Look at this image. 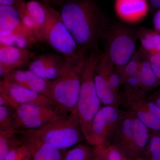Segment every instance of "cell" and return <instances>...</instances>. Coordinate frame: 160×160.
I'll return each mask as SVG.
<instances>
[{
  "mask_svg": "<svg viewBox=\"0 0 160 160\" xmlns=\"http://www.w3.org/2000/svg\"><path fill=\"white\" fill-rule=\"evenodd\" d=\"M60 15L80 50L86 53L98 49L99 41L111 25L95 7L86 2L66 3Z\"/></svg>",
  "mask_w": 160,
  "mask_h": 160,
  "instance_id": "cell-1",
  "label": "cell"
},
{
  "mask_svg": "<svg viewBox=\"0 0 160 160\" xmlns=\"http://www.w3.org/2000/svg\"><path fill=\"white\" fill-rule=\"evenodd\" d=\"M101 52L98 49L86 56L81 76V88L76 111L80 126L87 144L90 142L92 121L102 107L94 82V72Z\"/></svg>",
  "mask_w": 160,
  "mask_h": 160,
  "instance_id": "cell-2",
  "label": "cell"
},
{
  "mask_svg": "<svg viewBox=\"0 0 160 160\" xmlns=\"http://www.w3.org/2000/svg\"><path fill=\"white\" fill-rule=\"evenodd\" d=\"M151 133V130L137 118L128 110H124L106 143L116 146L127 157L134 159L142 156Z\"/></svg>",
  "mask_w": 160,
  "mask_h": 160,
  "instance_id": "cell-3",
  "label": "cell"
},
{
  "mask_svg": "<svg viewBox=\"0 0 160 160\" xmlns=\"http://www.w3.org/2000/svg\"><path fill=\"white\" fill-rule=\"evenodd\" d=\"M29 130L61 150L74 147L85 141L76 110H64L40 129Z\"/></svg>",
  "mask_w": 160,
  "mask_h": 160,
  "instance_id": "cell-4",
  "label": "cell"
},
{
  "mask_svg": "<svg viewBox=\"0 0 160 160\" xmlns=\"http://www.w3.org/2000/svg\"><path fill=\"white\" fill-rule=\"evenodd\" d=\"M87 55L75 58H64L65 65L59 75L52 81L49 97L67 111L76 110L82 70Z\"/></svg>",
  "mask_w": 160,
  "mask_h": 160,
  "instance_id": "cell-5",
  "label": "cell"
},
{
  "mask_svg": "<svg viewBox=\"0 0 160 160\" xmlns=\"http://www.w3.org/2000/svg\"><path fill=\"white\" fill-rule=\"evenodd\" d=\"M138 31L122 24H111L102 39L103 52L120 72L134 56Z\"/></svg>",
  "mask_w": 160,
  "mask_h": 160,
  "instance_id": "cell-6",
  "label": "cell"
},
{
  "mask_svg": "<svg viewBox=\"0 0 160 160\" xmlns=\"http://www.w3.org/2000/svg\"><path fill=\"white\" fill-rule=\"evenodd\" d=\"M43 35L44 42L65 58H75L88 54L80 50L60 14L48 8Z\"/></svg>",
  "mask_w": 160,
  "mask_h": 160,
  "instance_id": "cell-7",
  "label": "cell"
},
{
  "mask_svg": "<svg viewBox=\"0 0 160 160\" xmlns=\"http://www.w3.org/2000/svg\"><path fill=\"white\" fill-rule=\"evenodd\" d=\"M64 110H66L57 105L43 106L33 104L21 105L13 111L15 128L20 130L40 129Z\"/></svg>",
  "mask_w": 160,
  "mask_h": 160,
  "instance_id": "cell-8",
  "label": "cell"
},
{
  "mask_svg": "<svg viewBox=\"0 0 160 160\" xmlns=\"http://www.w3.org/2000/svg\"><path fill=\"white\" fill-rule=\"evenodd\" d=\"M123 111L117 106H102L92 121L89 145L94 147L105 145L121 119Z\"/></svg>",
  "mask_w": 160,
  "mask_h": 160,
  "instance_id": "cell-9",
  "label": "cell"
},
{
  "mask_svg": "<svg viewBox=\"0 0 160 160\" xmlns=\"http://www.w3.org/2000/svg\"><path fill=\"white\" fill-rule=\"evenodd\" d=\"M0 96L5 100L6 105L13 109H16L18 106L26 104L57 105L54 101L48 97L32 91L5 78L1 79L0 82Z\"/></svg>",
  "mask_w": 160,
  "mask_h": 160,
  "instance_id": "cell-10",
  "label": "cell"
},
{
  "mask_svg": "<svg viewBox=\"0 0 160 160\" xmlns=\"http://www.w3.org/2000/svg\"><path fill=\"white\" fill-rule=\"evenodd\" d=\"M112 65L107 56L104 52H101L95 70V85L102 106L119 107L122 105V98L110 89L107 79L108 72Z\"/></svg>",
  "mask_w": 160,
  "mask_h": 160,
  "instance_id": "cell-11",
  "label": "cell"
},
{
  "mask_svg": "<svg viewBox=\"0 0 160 160\" xmlns=\"http://www.w3.org/2000/svg\"><path fill=\"white\" fill-rule=\"evenodd\" d=\"M33 52L26 48L0 44V76L19 69L35 57Z\"/></svg>",
  "mask_w": 160,
  "mask_h": 160,
  "instance_id": "cell-12",
  "label": "cell"
},
{
  "mask_svg": "<svg viewBox=\"0 0 160 160\" xmlns=\"http://www.w3.org/2000/svg\"><path fill=\"white\" fill-rule=\"evenodd\" d=\"M65 59L57 54H45L36 57L29 62L28 69L47 81H53L59 75Z\"/></svg>",
  "mask_w": 160,
  "mask_h": 160,
  "instance_id": "cell-13",
  "label": "cell"
},
{
  "mask_svg": "<svg viewBox=\"0 0 160 160\" xmlns=\"http://www.w3.org/2000/svg\"><path fill=\"white\" fill-rule=\"evenodd\" d=\"M20 135L32 160H62L61 150L41 140L31 130H20Z\"/></svg>",
  "mask_w": 160,
  "mask_h": 160,
  "instance_id": "cell-14",
  "label": "cell"
},
{
  "mask_svg": "<svg viewBox=\"0 0 160 160\" xmlns=\"http://www.w3.org/2000/svg\"><path fill=\"white\" fill-rule=\"evenodd\" d=\"M2 78L6 79L32 91L50 98L49 94L52 81H47L42 78L29 69H15Z\"/></svg>",
  "mask_w": 160,
  "mask_h": 160,
  "instance_id": "cell-15",
  "label": "cell"
},
{
  "mask_svg": "<svg viewBox=\"0 0 160 160\" xmlns=\"http://www.w3.org/2000/svg\"><path fill=\"white\" fill-rule=\"evenodd\" d=\"M115 8L120 18L129 22L144 17L148 10L146 0H116Z\"/></svg>",
  "mask_w": 160,
  "mask_h": 160,
  "instance_id": "cell-16",
  "label": "cell"
},
{
  "mask_svg": "<svg viewBox=\"0 0 160 160\" xmlns=\"http://www.w3.org/2000/svg\"><path fill=\"white\" fill-rule=\"evenodd\" d=\"M146 98L132 101L126 108L151 131H160V120L147 107Z\"/></svg>",
  "mask_w": 160,
  "mask_h": 160,
  "instance_id": "cell-17",
  "label": "cell"
},
{
  "mask_svg": "<svg viewBox=\"0 0 160 160\" xmlns=\"http://www.w3.org/2000/svg\"><path fill=\"white\" fill-rule=\"evenodd\" d=\"M22 23L20 12L16 7L0 5V37L11 34Z\"/></svg>",
  "mask_w": 160,
  "mask_h": 160,
  "instance_id": "cell-18",
  "label": "cell"
},
{
  "mask_svg": "<svg viewBox=\"0 0 160 160\" xmlns=\"http://www.w3.org/2000/svg\"><path fill=\"white\" fill-rule=\"evenodd\" d=\"M122 86L123 88L122 92V105L125 108L132 101L148 97V92L141 82L139 72L127 79Z\"/></svg>",
  "mask_w": 160,
  "mask_h": 160,
  "instance_id": "cell-19",
  "label": "cell"
},
{
  "mask_svg": "<svg viewBox=\"0 0 160 160\" xmlns=\"http://www.w3.org/2000/svg\"><path fill=\"white\" fill-rule=\"evenodd\" d=\"M21 6L28 13L37 28L41 38V42H44L43 31L48 15V8L35 1L22 3Z\"/></svg>",
  "mask_w": 160,
  "mask_h": 160,
  "instance_id": "cell-20",
  "label": "cell"
},
{
  "mask_svg": "<svg viewBox=\"0 0 160 160\" xmlns=\"http://www.w3.org/2000/svg\"><path fill=\"white\" fill-rule=\"evenodd\" d=\"M141 56L139 69L140 80L142 85L148 92L157 89L160 86V81L155 74L151 63L145 55L139 51Z\"/></svg>",
  "mask_w": 160,
  "mask_h": 160,
  "instance_id": "cell-21",
  "label": "cell"
},
{
  "mask_svg": "<svg viewBox=\"0 0 160 160\" xmlns=\"http://www.w3.org/2000/svg\"><path fill=\"white\" fill-rule=\"evenodd\" d=\"M138 38L141 41L144 54L149 56L160 52V33L156 31L143 29L138 31Z\"/></svg>",
  "mask_w": 160,
  "mask_h": 160,
  "instance_id": "cell-22",
  "label": "cell"
},
{
  "mask_svg": "<svg viewBox=\"0 0 160 160\" xmlns=\"http://www.w3.org/2000/svg\"><path fill=\"white\" fill-rule=\"evenodd\" d=\"M22 141L18 129L12 128L0 130V160L5 158L9 152Z\"/></svg>",
  "mask_w": 160,
  "mask_h": 160,
  "instance_id": "cell-23",
  "label": "cell"
},
{
  "mask_svg": "<svg viewBox=\"0 0 160 160\" xmlns=\"http://www.w3.org/2000/svg\"><path fill=\"white\" fill-rule=\"evenodd\" d=\"M96 154V147L81 143L66 152L62 160H95Z\"/></svg>",
  "mask_w": 160,
  "mask_h": 160,
  "instance_id": "cell-24",
  "label": "cell"
},
{
  "mask_svg": "<svg viewBox=\"0 0 160 160\" xmlns=\"http://www.w3.org/2000/svg\"><path fill=\"white\" fill-rule=\"evenodd\" d=\"M143 156L149 160H160V131H151L149 142Z\"/></svg>",
  "mask_w": 160,
  "mask_h": 160,
  "instance_id": "cell-25",
  "label": "cell"
},
{
  "mask_svg": "<svg viewBox=\"0 0 160 160\" xmlns=\"http://www.w3.org/2000/svg\"><path fill=\"white\" fill-rule=\"evenodd\" d=\"M141 56L139 52H136L134 56L122 70L119 72L121 78V84L122 85L127 79L139 72Z\"/></svg>",
  "mask_w": 160,
  "mask_h": 160,
  "instance_id": "cell-26",
  "label": "cell"
},
{
  "mask_svg": "<svg viewBox=\"0 0 160 160\" xmlns=\"http://www.w3.org/2000/svg\"><path fill=\"white\" fill-rule=\"evenodd\" d=\"M96 148L99 149L104 160H132L117 147L109 143Z\"/></svg>",
  "mask_w": 160,
  "mask_h": 160,
  "instance_id": "cell-27",
  "label": "cell"
},
{
  "mask_svg": "<svg viewBox=\"0 0 160 160\" xmlns=\"http://www.w3.org/2000/svg\"><path fill=\"white\" fill-rule=\"evenodd\" d=\"M2 160H32V158L29 149L22 140L21 143L9 152Z\"/></svg>",
  "mask_w": 160,
  "mask_h": 160,
  "instance_id": "cell-28",
  "label": "cell"
},
{
  "mask_svg": "<svg viewBox=\"0 0 160 160\" xmlns=\"http://www.w3.org/2000/svg\"><path fill=\"white\" fill-rule=\"evenodd\" d=\"M13 111L14 109L8 105L0 106V130L15 128Z\"/></svg>",
  "mask_w": 160,
  "mask_h": 160,
  "instance_id": "cell-29",
  "label": "cell"
},
{
  "mask_svg": "<svg viewBox=\"0 0 160 160\" xmlns=\"http://www.w3.org/2000/svg\"><path fill=\"white\" fill-rule=\"evenodd\" d=\"M147 98L154 102L160 108V89L153 92Z\"/></svg>",
  "mask_w": 160,
  "mask_h": 160,
  "instance_id": "cell-30",
  "label": "cell"
},
{
  "mask_svg": "<svg viewBox=\"0 0 160 160\" xmlns=\"http://www.w3.org/2000/svg\"><path fill=\"white\" fill-rule=\"evenodd\" d=\"M145 56L149 59L151 64L160 65V52H158L149 56H146L145 55Z\"/></svg>",
  "mask_w": 160,
  "mask_h": 160,
  "instance_id": "cell-31",
  "label": "cell"
},
{
  "mask_svg": "<svg viewBox=\"0 0 160 160\" xmlns=\"http://www.w3.org/2000/svg\"><path fill=\"white\" fill-rule=\"evenodd\" d=\"M22 0H0V5L15 6V5H21Z\"/></svg>",
  "mask_w": 160,
  "mask_h": 160,
  "instance_id": "cell-32",
  "label": "cell"
},
{
  "mask_svg": "<svg viewBox=\"0 0 160 160\" xmlns=\"http://www.w3.org/2000/svg\"><path fill=\"white\" fill-rule=\"evenodd\" d=\"M153 22L155 31L160 33V9L155 14Z\"/></svg>",
  "mask_w": 160,
  "mask_h": 160,
  "instance_id": "cell-33",
  "label": "cell"
},
{
  "mask_svg": "<svg viewBox=\"0 0 160 160\" xmlns=\"http://www.w3.org/2000/svg\"><path fill=\"white\" fill-rule=\"evenodd\" d=\"M151 65L153 71L160 81V65L151 64Z\"/></svg>",
  "mask_w": 160,
  "mask_h": 160,
  "instance_id": "cell-34",
  "label": "cell"
},
{
  "mask_svg": "<svg viewBox=\"0 0 160 160\" xmlns=\"http://www.w3.org/2000/svg\"><path fill=\"white\" fill-rule=\"evenodd\" d=\"M150 2L152 7L160 8V0H150Z\"/></svg>",
  "mask_w": 160,
  "mask_h": 160,
  "instance_id": "cell-35",
  "label": "cell"
},
{
  "mask_svg": "<svg viewBox=\"0 0 160 160\" xmlns=\"http://www.w3.org/2000/svg\"><path fill=\"white\" fill-rule=\"evenodd\" d=\"M97 149V154L96 156L95 159V160H104L102 153L100 152L99 149L96 148Z\"/></svg>",
  "mask_w": 160,
  "mask_h": 160,
  "instance_id": "cell-36",
  "label": "cell"
},
{
  "mask_svg": "<svg viewBox=\"0 0 160 160\" xmlns=\"http://www.w3.org/2000/svg\"><path fill=\"white\" fill-rule=\"evenodd\" d=\"M132 160H149L148 158L144 156H142L141 157H139L138 158H137L134 159H132Z\"/></svg>",
  "mask_w": 160,
  "mask_h": 160,
  "instance_id": "cell-37",
  "label": "cell"
}]
</instances>
